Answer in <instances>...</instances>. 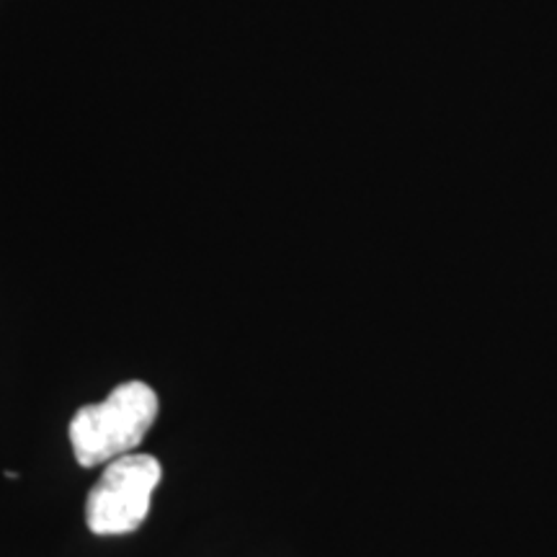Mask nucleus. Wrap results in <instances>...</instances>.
<instances>
[{
	"instance_id": "nucleus-1",
	"label": "nucleus",
	"mask_w": 557,
	"mask_h": 557,
	"mask_svg": "<svg viewBox=\"0 0 557 557\" xmlns=\"http://www.w3.org/2000/svg\"><path fill=\"white\" fill-rule=\"evenodd\" d=\"M158 410V393L139 380L116 385L103 403L75 410L70 444L81 468H96L135 451L156 423Z\"/></svg>"
},
{
	"instance_id": "nucleus-2",
	"label": "nucleus",
	"mask_w": 557,
	"mask_h": 557,
	"mask_svg": "<svg viewBox=\"0 0 557 557\" xmlns=\"http://www.w3.org/2000/svg\"><path fill=\"white\" fill-rule=\"evenodd\" d=\"M160 478L163 468L152 455L111 459L99 483L88 493L86 524L90 532L99 537H116L143 527Z\"/></svg>"
}]
</instances>
